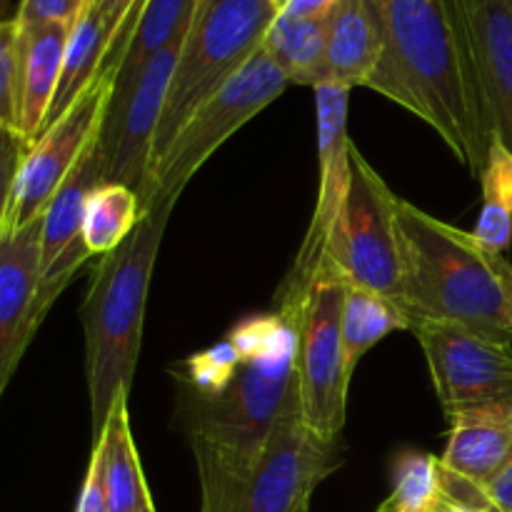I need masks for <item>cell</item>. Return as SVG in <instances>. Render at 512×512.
Listing matches in <instances>:
<instances>
[{
  "label": "cell",
  "mask_w": 512,
  "mask_h": 512,
  "mask_svg": "<svg viewBox=\"0 0 512 512\" xmlns=\"http://www.w3.org/2000/svg\"><path fill=\"white\" fill-rule=\"evenodd\" d=\"M243 363L218 393L180 390V423L198 465L200 512H240L265 443L295 390L298 330L278 310L230 330Z\"/></svg>",
  "instance_id": "obj_1"
},
{
  "label": "cell",
  "mask_w": 512,
  "mask_h": 512,
  "mask_svg": "<svg viewBox=\"0 0 512 512\" xmlns=\"http://www.w3.org/2000/svg\"><path fill=\"white\" fill-rule=\"evenodd\" d=\"M380 60L365 88L403 105L480 178L493 123L445 0H368Z\"/></svg>",
  "instance_id": "obj_2"
},
{
  "label": "cell",
  "mask_w": 512,
  "mask_h": 512,
  "mask_svg": "<svg viewBox=\"0 0 512 512\" xmlns=\"http://www.w3.org/2000/svg\"><path fill=\"white\" fill-rule=\"evenodd\" d=\"M405 308L415 320L435 318L512 340V263L490 253L473 233L443 223L398 198Z\"/></svg>",
  "instance_id": "obj_3"
},
{
  "label": "cell",
  "mask_w": 512,
  "mask_h": 512,
  "mask_svg": "<svg viewBox=\"0 0 512 512\" xmlns=\"http://www.w3.org/2000/svg\"><path fill=\"white\" fill-rule=\"evenodd\" d=\"M173 200L150 203L133 233L108 255H100L80 305L85 333V378L90 393L93 440L110 410L128 398L138 368L150 278L163 243Z\"/></svg>",
  "instance_id": "obj_4"
},
{
  "label": "cell",
  "mask_w": 512,
  "mask_h": 512,
  "mask_svg": "<svg viewBox=\"0 0 512 512\" xmlns=\"http://www.w3.org/2000/svg\"><path fill=\"white\" fill-rule=\"evenodd\" d=\"M275 15L278 8L270 0H213L203 13L193 15L170 80L150 165L170 148L190 115L263 48Z\"/></svg>",
  "instance_id": "obj_5"
},
{
  "label": "cell",
  "mask_w": 512,
  "mask_h": 512,
  "mask_svg": "<svg viewBox=\"0 0 512 512\" xmlns=\"http://www.w3.org/2000/svg\"><path fill=\"white\" fill-rule=\"evenodd\" d=\"M290 85L288 75L270 60L263 48L225 80L180 128L170 148L150 165L148 178L140 190L143 210L150 203L173 200L178 203L188 180L205 165V160L238 133L250 118L268 108Z\"/></svg>",
  "instance_id": "obj_6"
},
{
  "label": "cell",
  "mask_w": 512,
  "mask_h": 512,
  "mask_svg": "<svg viewBox=\"0 0 512 512\" xmlns=\"http://www.w3.org/2000/svg\"><path fill=\"white\" fill-rule=\"evenodd\" d=\"M395 205L398 195L353 145L348 195L325 258L338 268L345 283L375 290L408 313Z\"/></svg>",
  "instance_id": "obj_7"
},
{
  "label": "cell",
  "mask_w": 512,
  "mask_h": 512,
  "mask_svg": "<svg viewBox=\"0 0 512 512\" xmlns=\"http://www.w3.org/2000/svg\"><path fill=\"white\" fill-rule=\"evenodd\" d=\"M345 288V278L325 258L300 305L295 323V395L300 415L310 430L330 440H340L343 433L350 385L340 335Z\"/></svg>",
  "instance_id": "obj_8"
},
{
  "label": "cell",
  "mask_w": 512,
  "mask_h": 512,
  "mask_svg": "<svg viewBox=\"0 0 512 512\" xmlns=\"http://www.w3.org/2000/svg\"><path fill=\"white\" fill-rule=\"evenodd\" d=\"M413 333L428 360L445 418L512 403V340L435 318L415 320Z\"/></svg>",
  "instance_id": "obj_9"
},
{
  "label": "cell",
  "mask_w": 512,
  "mask_h": 512,
  "mask_svg": "<svg viewBox=\"0 0 512 512\" xmlns=\"http://www.w3.org/2000/svg\"><path fill=\"white\" fill-rule=\"evenodd\" d=\"M348 103L350 88L335 83L315 85V123H318V200L313 220L308 225L303 245L298 250L293 270L278 290V313L298 323L300 305L313 285L315 273L323 265L330 235L343 210L350 185V153L353 143L348 138Z\"/></svg>",
  "instance_id": "obj_10"
},
{
  "label": "cell",
  "mask_w": 512,
  "mask_h": 512,
  "mask_svg": "<svg viewBox=\"0 0 512 512\" xmlns=\"http://www.w3.org/2000/svg\"><path fill=\"white\" fill-rule=\"evenodd\" d=\"M113 80V75L98 73L90 88L30 143L18 170L3 233H15L43 218L53 195L103 130Z\"/></svg>",
  "instance_id": "obj_11"
},
{
  "label": "cell",
  "mask_w": 512,
  "mask_h": 512,
  "mask_svg": "<svg viewBox=\"0 0 512 512\" xmlns=\"http://www.w3.org/2000/svg\"><path fill=\"white\" fill-rule=\"evenodd\" d=\"M343 465L340 440L305 425L298 395H290L258 458L240 512H310V498Z\"/></svg>",
  "instance_id": "obj_12"
},
{
  "label": "cell",
  "mask_w": 512,
  "mask_h": 512,
  "mask_svg": "<svg viewBox=\"0 0 512 512\" xmlns=\"http://www.w3.org/2000/svg\"><path fill=\"white\" fill-rule=\"evenodd\" d=\"M188 30L150 58L118 115L103 123L98 145L105 160V183L128 185L135 193L143 190L160 115Z\"/></svg>",
  "instance_id": "obj_13"
},
{
  "label": "cell",
  "mask_w": 512,
  "mask_h": 512,
  "mask_svg": "<svg viewBox=\"0 0 512 512\" xmlns=\"http://www.w3.org/2000/svg\"><path fill=\"white\" fill-rule=\"evenodd\" d=\"M100 138V135H98ZM98 138L85 150L40 218V273L35 293V315L43 323L55 298L68 288L80 265L90 258L83 240V215L90 193L105 183V160Z\"/></svg>",
  "instance_id": "obj_14"
},
{
  "label": "cell",
  "mask_w": 512,
  "mask_h": 512,
  "mask_svg": "<svg viewBox=\"0 0 512 512\" xmlns=\"http://www.w3.org/2000/svg\"><path fill=\"white\" fill-rule=\"evenodd\" d=\"M495 138L512 153V0H445Z\"/></svg>",
  "instance_id": "obj_15"
},
{
  "label": "cell",
  "mask_w": 512,
  "mask_h": 512,
  "mask_svg": "<svg viewBox=\"0 0 512 512\" xmlns=\"http://www.w3.org/2000/svg\"><path fill=\"white\" fill-rule=\"evenodd\" d=\"M38 273L40 220L15 233H0V398L40 328Z\"/></svg>",
  "instance_id": "obj_16"
},
{
  "label": "cell",
  "mask_w": 512,
  "mask_h": 512,
  "mask_svg": "<svg viewBox=\"0 0 512 512\" xmlns=\"http://www.w3.org/2000/svg\"><path fill=\"white\" fill-rule=\"evenodd\" d=\"M73 25L43 23L18 25V80H15V128L33 143L45 128L60 70L65 45Z\"/></svg>",
  "instance_id": "obj_17"
},
{
  "label": "cell",
  "mask_w": 512,
  "mask_h": 512,
  "mask_svg": "<svg viewBox=\"0 0 512 512\" xmlns=\"http://www.w3.org/2000/svg\"><path fill=\"white\" fill-rule=\"evenodd\" d=\"M448 445L440 465L488 488L512 458V403L463 410L448 418Z\"/></svg>",
  "instance_id": "obj_18"
},
{
  "label": "cell",
  "mask_w": 512,
  "mask_h": 512,
  "mask_svg": "<svg viewBox=\"0 0 512 512\" xmlns=\"http://www.w3.org/2000/svg\"><path fill=\"white\" fill-rule=\"evenodd\" d=\"M378 60L380 38L368 0H340L328 18V45L313 88L323 83L345 85L350 90L368 85Z\"/></svg>",
  "instance_id": "obj_19"
},
{
  "label": "cell",
  "mask_w": 512,
  "mask_h": 512,
  "mask_svg": "<svg viewBox=\"0 0 512 512\" xmlns=\"http://www.w3.org/2000/svg\"><path fill=\"white\" fill-rule=\"evenodd\" d=\"M93 448L100 455L108 512H140L148 508L153 498H150L133 430H130L128 398H120L110 410L103 430L93 440Z\"/></svg>",
  "instance_id": "obj_20"
},
{
  "label": "cell",
  "mask_w": 512,
  "mask_h": 512,
  "mask_svg": "<svg viewBox=\"0 0 512 512\" xmlns=\"http://www.w3.org/2000/svg\"><path fill=\"white\" fill-rule=\"evenodd\" d=\"M195 13V0H145L140 8L138 25H135L133 40L125 50L120 68L113 80V98H110L105 120L115 118L123 103L128 100L135 80L143 73L155 53L165 48L170 40L190 28Z\"/></svg>",
  "instance_id": "obj_21"
},
{
  "label": "cell",
  "mask_w": 512,
  "mask_h": 512,
  "mask_svg": "<svg viewBox=\"0 0 512 512\" xmlns=\"http://www.w3.org/2000/svg\"><path fill=\"white\" fill-rule=\"evenodd\" d=\"M118 30L120 28L110 25L105 20V15L93 3H88V8L80 13V18L70 28L68 45H65L63 70H60L58 90H55L45 128L50 123H55L90 88V83L98 78L100 65H103Z\"/></svg>",
  "instance_id": "obj_22"
},
{
  "label": "cell",
  "mask_w": 512,
  "mask_h": 512,
  "mask_svg": "<svg viewBox=\"0 0 512 512\" xmlns=\"http://www.w3.org/2000/svg\"><path fill=\"white\" fill-rule=\"evenodd\" d=\"M395 330H413L410 315L385 295L348 283L343 303V323H340L348 380H353L355 368L365 358V353H370L380 340L388 338Z\"/></svg>",
  "instance_id": "obj_23"
},
{
  "label": "cell",
  "mask_w": 512,
  "mask_h": 512,
  "mask_svg": "<svg viewBox=\"0 0 512 512\" xmlns=\"http://www.w3.org/2000/svg\"><path fill=\"white\" fill-rule=\"evenodd\" d=\"M328 45V20L278 13L263 38V50L288 75L290 85H313Z\"/></svg>",
  "instance_id": "obj_24"
},
{
  "label": "cell",
  "mask_w": 512,
  "mask_h": 512,
  "mask_svg": "<svg viewBox=\"0 0 512 512\" xmlns=\"http://www.w3.org/2000/svg\"><path fill=\"white\" fill-rule=\"evenodd\" d=\"M483 208L475 223V240L490 253L505 255L512 243V153L495 138L490 143L488 160L480 173Z\"/></svg>",
  "instance_id": "obj_25"
},
{
  "label": "cell",
  "mask_w": 512,
  "mask_h": 512,
  "mask_svg": "<svg viewBox=\"0 0 512 512\" xmlns=\"http://www.w3.org/2000/svg\"><path fill=\"white\" fill-rule=\"evenodd\" d=\"M143 218V203L133 188L100 183L90 193L83 215V240L90 255H108L118 248Z\"/></svg>",
  "instance_id": "obj_26"
},
{
  "label": "cell",
  "mask_w": 512,
  "mask_h": 512,
  "mask_svg": "<svg viewBox=\"0 0 512 512\" xmlns=\"http://www.w3.org/2000/svg\"><path fill=\"white\" fill-rule=\"evenodd\" d=\"M440 498V458L423 450H403L393 465V490L378 512H433Z\"/></svg>",
  "instance_id": "obj_27"
},
{
  "label": "cell",
  "mask_w": 512,
  "mask_h": 512,
  "mask_svg": "<svg viewBox=\"0 0 512 512\" xmlns=\"http://www.w3.org/2000/svg\"><path fill=\"white\" fill-rule=\"evenodd\" d=\"M28 148L30 140L18 128L0 125V233H3L5 220H8L15 180H18V170Z\"/></svg>",
  "instance_id": "obj_28"
},
{
  "label": "cell",
  "mask_w": 512,
  "mask_h": 512,
  "mask_svg": "<svg viewBox=\"0 0 512 512\" xmlns=\"http://www.w3.org/2000/svg\"><path fill=\"white\" fill-rule=\"evenodd\" d=\"M15 80H18V23H0V125L15 128Z\"/></svg>",
  "instance_id": "obj_29"
},
{
  "label": "cell",
  "mask_w": 512,
  "mask_h": 512,
  "mask_svg": "<svg viewBox=\"0 0 512 512\" xmlns=\"http://www.w3.org/2000/svg\"><path fill=\"white\" fill-rule=\"evenodd\" d=\"M90 0H20L18 13L13 15L20 28L43 23L73 25Z\"/></svg>",
  "instance_id": "obj_30"
},
{
  "label": "cell",
  "mask_w": 512,
  "mask_h": 512,
  "mask_svg": "<svg viewBox=\"0 0 512 512\" xmlns=\"http://www.w3.org/2000/svg\"><path fill=\"white\" fill-rule=\"evenodd\" d=\"M75 512H108V500H105V485H103V470H100V455L95 448H93V453H90V463H88V470H85L83 488H80Z\"/></svg>",
  "instance_id": "obj_31"
},
{
  "label": "cell",
  "mask_w": 512,
  "mask_h": 512,
  "mask_svg": "<svg viewBox=\"0 0 512 512\" xmlns=\"http://www.w3.org/2000/svg\"><path fill=\"white\" fill-rule=\"evenodd\" d=\"M338 3L340 0H288V5L280 13L308 20H328L333 10L338 8Z\"/></svg>",
  "instance_id": "obj_32"
},
{
  "label": "cell",
  "mask_w": 512,
  "mask_h": 512,
  "mask_svg": "<svg viewBox=\"0 0 512 512\" xmlns=\"http://www.w3.org/2000/svg\"><path fill=\"white\" fill-rule=\"evenodd\" d=\"M490 503L495 505L498 512H512V458L510 463L500 470L498 478L485 488Z\"/></svg>",
  "instance_id": "obj_33"
},
{
  "label": "cell",
  "mask_w": 512,
  "mask_h": 512,
  "mask_svg": "<svg viewBox=\"0 0 512 512\" xmlns=\"http://www.w3.org/2000/svg\"><path fill=\"white\" fill-rule=\"evenodd\" d=\"M90 3H93L95 8L105 15V20H108L110 25L120 28V25H123V20L128 18L130 10H133L135 0H90Z\"/></svg>",
  "instance_id": "obj_34"
},
{
  "label": "cell",
  "mask_w": 512,
  "mask_h": 512,
  "mask_svg": "<svg viewBox=\"0 0 512 512\" xmlns=\"http://www.w3.org/2000/svg\"><path fill=\"white\" fill-rule=\"evenodd\" d=\"M433 512H475V510H470V508H465V505L455 503V500H450L448 495L443 493V498H440L438 508H435Z\"/></svg>",
  "instance_id": "obj_35"
},
{
  "label": "cell",
  "mask_w": 512,
  "mask_h": 512,
  "mask_svg": "<svg viewBox=\"0 0 512 512\" xmlns=\"http://www.w3.org/2000/svg\"><path fill=\"white\" fill-rule=\"evenodd\" d=\"M3 20H10V15H8V0H0V23H3Z\"/></svg>",
  "instance_id": "obj_36"
},
{
  "label": "cell",
  "mask_w": 512,
  "mask_h": 512,
  "mask_svg": "<svg viewBox=\"0 0 512 512\" xmlns=\"http://www.w3.org/2000/svg\"><path fill=\"white\" fill-rule=\"evenodd\" d=\"M213 3V0H195V13L193 15H198V13H203L205 8H208V5Z\"/></svg>",
  "instance_id": "obj_37"
},
{
  "label": "cell",
  "mask_w": 512,
  "mask_h": 512,
  "mask_svg": "<svg viewBox=\"0 0 512 512\" xmlns=\"http://www.w3.org/2000/svg\"><path fill=\"white\" fill-rule=\"evenodd\" d=\"M270 3H273L275 8H278V13H280V10H283L285 5H288V0H270Z\"/></svg>",
  "instance_id": "obj_38"
},
{
  "label": "cell",
  "mask_w": 512,
  "mask_h": 512,
  "mask_svg": "<svg viewBox=\"0 0 512 512\" xmlns=\"http://www.w3.org/2000/svg\"><path fill=\"white\" fill-rule=\"evenodd\" d=\"M140 512H158V510H155V503H150L148 508H143V510H140Z\"/></svg>",
  "instance_id": "obj_39"
}]
</instances>
